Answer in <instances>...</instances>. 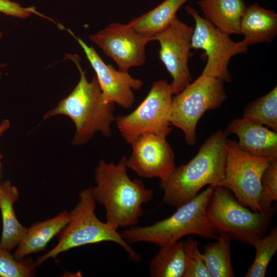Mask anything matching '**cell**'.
Wrapping results in <instances>:
<instances>
[{
	"instance_id": "6da1fadb",
	"label": "cell",
	"mask_w": 277,
	"mask_h": 277,
	"mask_svg": "<svg viewBox=\"0 0 277 277\" xmlns=\"http://www.w3.org/2000/svg\"><path fill=\"white\" fill-rule=\"evenodd\" d=\"M123 156L117 164L101 160L94 171L96 185L91 187L96 202L106 210V223L117 230L135 226L143 214V205L150 201L153 192L138 179L131 180Z\"/></svg>"
},
{
	"instance_id": "7a4b0ae2",
	"label": "cell",
	"mask_w": 277,
	"mask_h": 277,
	"mask_svg": "<svg viewBox=\"0 0 277 277\" xmlns=\"http://www.w3.org/2000/svg\"><path fill=\"white\" fill-rule=\"evenodd\" d=\"M67 57L77 67L80 74L79 81L67 97L44 114L43 119L57 115L69 117L75 127L72 141L74 146L87 143L97 132L105 137H110L112 124L115 121V104L104 101L95 75L90 82L87 80L77 55L68 54Z\"/></svg>"
},
{
	"instance_id": "3957f363",
	"label": "cell",
	"mask_w": 277,
	"mask_h": 277,
	"mask_svg": "<svg viewBox=\"0 0 277 277\" xmlns=\"http://www.w3.org/2000/svg\"><path fill=\"white\" fill-rule=\"evenodd\" d=\"M227 136L221 130L212 134L192 159L175 167L161 181L163 203L177 208L195 197L205 186H220L224 177Z\"/></svg>"
},
{
	"instance_id": "277c9868",
	"label": "cell",
	"mask_w": 277,
	"mask_h": 277,
	"mask_svg": "<svg viewBox=\"0 0 277 277\" xmlns=\"http://www.w3.org/2000/svg\"><path fill=\"white\" fill-rule=\"evenodd\" d=\"M214 187L209 186L193 199L176 208L170 216L153 224L133 226L120 233L129 245L146 242L162 246L195 234L206 239H215L218 233L210 223L207 208Z\"/></svg>"
},
{
	"instance_id": "5b68a950",
	"label": "cell",
	"mask_w": 277,
	"mask_h": 277,
	"mask_svg": "<svg viewBox=\"0 0 277 277\" xmlns=\"http://www.w3.org/2000/svg\"><path fill=\"white\" fill-rule=\"evenodd\" d=\"M79 201L70 212V219L61 231L57 244L41 256L35 266L71 249L104 242L116 243L128 253L129 259L135 262L141 260L140 255L128 244L117 230L106 222L101 221L95 214L96 201L91 187L84 189L79 194Z\"/></svg>"
},
{
	"instance_id": "8992f818",
	"label": "cell",
	"mask_w": 277,
	"mask_h": 277,
	"mask_svg": "<svg viewBox=\"0 0 277 277\" xmlns=\"http://www.w3.org/2000/svg\"><path fill=\"white\" fill-rule=\"evenodd\" d=\"M276 210V205L263 212L250 210L242 205L228 189L218 186L213 188L207 216L218 234L223 233L231 239L252 245L265 235Z\"/></svg>"
},
{
	"instance_id": "52a82bcc",
	"label": "cell",
	"mask_w": 277,
	"mask_h": 277,
	"mask_svg": "<svg viewBox=\"0 0 277 277\" xmlns=\"http://www.w3.org/2000/svg\"><path fill=\"white\" fill-rule=\"evenodd\" d=\"M172 98L170 123L180 129L189 146L196 142L197 123L208 110L221 107L227 98L224 82L201 74Z\"/></svg>"
},
{
	"instance_id": "ba28073f",
	"label": "cell",
	"mask_w": 277,
	"mask_h": 277,
	"mask_svg": "<svg viewBox=\"0 0 277 277\" xmlns=\"http://www.w3.org/2000/svg\"><path fill=\"white\" fill-rule=\"evenodd\" d=\"M173 93L165 80L154 82L147 95L131 113L115 117L121 136L129 144L140 135L154 133L166 138L172 131L170 123Z\"/></svg>"
},
{
	"instance_id": "9c48e42d",
	"label": "cell",
	"mask_w": 277,
	"mask_h": 277,
	"mask_svg": "<svg viewBox=\"0 0 277 277\" xmlns=\"http://www.w3.org/2000/svg\"><path fill=\"white\" fill-rule=\"evenodd\" d=\"M225 153L224 177L220 186L230 190L242 205L262 212L259 205L261 178L272 160L251 155L227 138Z\"/></svg>"
},
{
	"instance_id": "30bf717a",
	"label": "cell",
	"mask_w": 277,
	"mask_h": 277,
	"mask_svg": "<svg viewBox=\"0 0 277 277\" xmlns=\"http://www.w3.org/2000/svg\"><path fill=\"white\" fill-rule=\"evenodd\" d=\"M186 10L195 22L191 48L204 50L207 57L202 73L218 78L224 82H231L232 75L228 68L230 60L237 54L246 53L248 47L243 41H233L229 35L201 17L194 8L188 6Z\"/></svg>"
},
{
	"instance_id": "8fae6325",
	"label": "cell",
	"mask_w": 277,
	"mask_h": 277,
	"mask_svg": "<svg viewBox=\"0 0 277 277\" xmlns=\"http://www.w3.org/2000/svg\"><path fill=\"white\" fill-rule=\"evenodd\" d=\"M89 39L115 62L120 71L128 72L145 63L146 46L154 37L137 32L128 23H112Z\"/></svg>"
},
{
	"instance_id": "7c38bea8",
	"label": "cell",
	"mask_w": 277,
	"mask_h": 277,
	"mask_svg": "<svg viewBox=\"0 0 277 277\" xmlns=\"http://www.w3.org/2000/svg\"><path fill=\"white\" fill-rule=\"evenodd\" d=\"M193 28L176 16L165 29L153 36L160 44L159 58L171 75L173 94H176L191 81L188 67Z\"/></svg>"
},
{
	"instance_id": "4fadbf2b",
	"label": "cell",
	"mask_w": 277,
	"mask_h": 277,
	"mask_svg": "<svg viewBox=\"0 0 277 277\" xmlns=\"http://www.w3.org/2000/svg\"><path fill=\"white\" fill-rule=\"evenodd\" d=\"M131 145L132 152L126 165L140 176L164 181L175 168V154L165 137L146 133Z\"/></svg>"
},
{
	"instance_id": "5bb4252c",
	"label": "cell",
	"mask_w": 277,
	"mask_h": 277,
	"mask_svg": "<svg viewBox=\"0 0 277 277\" xmlns=\"http://www.w3.org/2000/svg\"><path fill=\"white\" fill-rule=\"evenodd\" d=\"M65 29L81 46L94 70L104 101L116 104L124 109L131 108L135 101L133 91L141 89L143 82L128 72L116 70L105 63L92 46H88L70 29Z\"/></svg>"
},
{
	"instance_id": "9a60e30c",
	"label": "cell",
	"mask_w": 277,
	"mask_h": 277,
	"mask_svg": "<svg viewBox=\"0 0 277 277\" xmlns=\"http://www.w3.org/2000/svg\"><path fill=\"white\" fill-rule=\"evenodd\" d=\"M235 134L237 143L244 151L256 156L277 160V132L264 125L242 117L230 122L224 130Z\"/></svg>"
},
{
	"instance_id": "2e32d148",
	"label": "cell",
	"mask_w": 277,
	"mask_h": 277,
	"mask_svg": "<svg viewBox=\"0 0 277 277\" xmlns=\"http://www.w3.org/2000/svg\"><path fill=\"white\" fill-rule=\"evenodd\" d=\"M241 34L248 47L270 43L277 35V14L258 4L246 6L241 18Z\"/></svg>"
},
{
	"instance_id": "e0dca14e",
	"label": "cell",
	"mask_w": 277,
	"mask_h": 277,
	"mask_svg": "<svg viewBox=\"0 0 277 277\" xmlns=\"http://www.w3.org/2000/svg\"><path fill=\"white\" fill-rule=\"evenodd\" d=\"M70 212L64 210L56 216L34 223L27 228L26 234L13 256L21 260L27 255L43 250L48 243L67 224Z\"/></svg>"
},
{
	"instance_id": "ac0fdd59",
	"label": "cell",
	"mask_w": 277,
	"mask_h": 277,
	"mask_svg": "<svg viewBox=\"0 0 277 277\" xmlns=\"http://www.w3.org/2000/svg\"><path fill=\"white\" fill-rule=\"evenodd\" d=\"M198 5L206 18L228 35L241 34L242 16L246 7L243 0H200Z\"/></svg>"
},
{
	"instance_id": "d6986e66",
	"label": "cell",
	"mask_w": 277,
	"mask_h": 277,
	"mask_svg": "<svg viewBox=\"0 0 277 277\" xmlns=\"http://www.w3.org/2000/svg\"><path fill=\"white\" fill-rule=\"evenodd\" d=\"M17 189L9 181L0 184V210L3 222V230L0 247L10 251L17 246L27 231L17 220L13 204L19 199Z\"/></svg>"
},
{
	"instance_id": "ffe728a7",
	"label": "cell",
	"mask_w": 277,
	"mask_h": 277,
	"mask_svg": "<svg viewBox=\"0 0 277 277\" xmlns=\"http://www.w3.org/2000/svg\"><path fill=\"white\" fill-rule=\"evenodd\" d=\"M189 0H164L149 12L132 19L128 24L137 32L153 36L167 28L179 9Z\"/></svg>"
},
{
	"instance_id": "44dd1931",
	"label": "cell",
	"mask_w": 277,
	"mask_h": 277,
	"mask_svg": "<svg viewBox=\"0 0 277 277\" xmlns=\"http://www.w3.org/2000/svg\"><path fill=\"white\" fill-rule=\"evenodd\" d=\"M149 263L152 277H183L185 268L184 242L177 241L160 247Z\"/></svg>"
},
{
	"instance_id": "7402d4cb",
	"label": "cell",
	"mask_w": 277,
	"mask_h": 277,
	"mask_svg": "<svg viewBox=\"0 0 277 277\" xmlns=\"http://www.w3.org/2000/svg\"><path fill=\"white\" fill-rule=\"evenodd\" d=\"M214 242L204 246L203 259L211 277L235 276L230 255L231 238L220 233Z\"/></svg>"
},
{
	"instance_id": "603a6c76",
	"label": "cell",
	"mask_w": 277,
	"mask_h": 277,
	"mask_svg": "<svg viewBox=\"0 0 277 277\" xmlns=\"http://www.w3.org/2000/svg\"><path fill=\"white\" fill-rule=\"evenodd\" d=\"M242 118L277 131V86L250 102L244 110Z\"/></svg>"
},
{
	"instance_id": "cb8c5ba5",
	"label": "cell",
	"mask_w": 277,
	"mask_h": 277,
	"mask_svg": "<svg viewBox=\"0 0 277 277\" xmlns=\"http://www.w3.org/2000/svg\"><path fill=\"white\" fill-rule=\"evenodd\" d=\"M255 255L245 276L264 277L268 265L277 250V228L274 227L267 235L256 240L252 244Z\"/></svg>"
},
{
	"instance_id": "d4e9b609",
	"label": "cell",
	"mask_w": 277,
	"mask_h": 277,
	"mask_svg": "<svg viewBox=\"0 0 277 277\" xmlns=\"http://www.w3.org/2000/svg\"><path fill=\"white\" fill-rule=\"evenodd\" d=\"M199 245L191 238L184 242L185 262L183 277H211L199 249Z\"/></svg>"
},
{
	"instance_id": "484cf974",
	"label": "cell",
	"mask_w": 277,
	"mask_h": 277,
	"mask_svg": "<svg viewBox=\"0 0 277 277\" xmlns=\"http://www.w3.org/2000/svg\"><path fill=\"white\" fill-rule=\"evenodd\" d=\"M277 201V160H272L261 178L259 205L262 212L269 210Z\"/></svg>"
},
{
	"instance_id": "4316f807",
	"label": "cell",
	"mask_w": 277,
	"mask_h": 277,
	"mask_svg": "<svg viewBox=\"0 0 277 277\" xmlns=\"http://www.w3.org/2000/svg\"><path fill=\"white\" fill-rule=\"evenodd\" d=\"M35 265L15 259L10 251L0 247V276L28 277L33 274Z\"/></svg>"
},
{
	"instance_id": "83f0119b",
	"label": "cell",
	"mask_w": 277,
	"mask_h": 277,
	"mask_svg": "<svg viewBox=\"0 0 277 277\" xmlns=\"http://www.w3.org/2000/svg\"><path fill=\"white\" fill-rule=\"evenodd\" d=\"M0 12L5 15L20 18H26L31 13H34L39 16L52 21V19L39 13L33 6L23 7L19 3L10 0H0Z\"/></svg>"
},
{
	"instance_id": "f1b7e54d",
	"label": "cell",
	"mask_w": 277,
	"mask_h": 277,
	"mask_svg": "<svg viewBox=\"0 0 277 277\" xmlns=\"http://www.w3.org/2000/svg\"><path fill=\"white\" fill-rule=\"evenodd\" d=\"M10 127V123L8 120H3L0 124V137Z\"/></svg>"
},
{
	"instance_id": "f546056e",
	"label": "cell",
	"mask_w": 277,
	"mask_h": 277,
	"mask_svg": "<svg viewBox=\"0 0 277 277\" xmlns=\"http://www.w3.org/2000/svg\"><path fill=\"white\" fill-rule=\"evenodd\" d=\"M2 158V156L1 155V154L0 153V160ZM1 162H0V169H1Z\"/></svg>"
},
{
	"instance_id": "4dcf8cb0",
	"label": "cell",
	"mask_w": 277,
	"mask_h": 277,
	"mask_svg": "<svg viewBox=\"0 0 277 277\" xmlns=\"http://www.w3.org/2000/svg\"><path fill=\"white\" fill-rule=\"evenodd\" d=\"M2 32L0 31V39L2 38Z\"/></svg>"
},
{
	"instance_id": "1f68e13d",
	"label": "cell",
	"mask_w": 277,
	"mask_h": 277,
	"mask_svg": "<svg viewBox=\"0 0 277 277\" xmlns=\"http://www.w3.org/2000/svg\"><path fill=\"white\" fill-rule=\"evenodd\" d=\"M1 75H2V74H1V71H0V78H1Z\"/></svg>"
}]
</instances>
